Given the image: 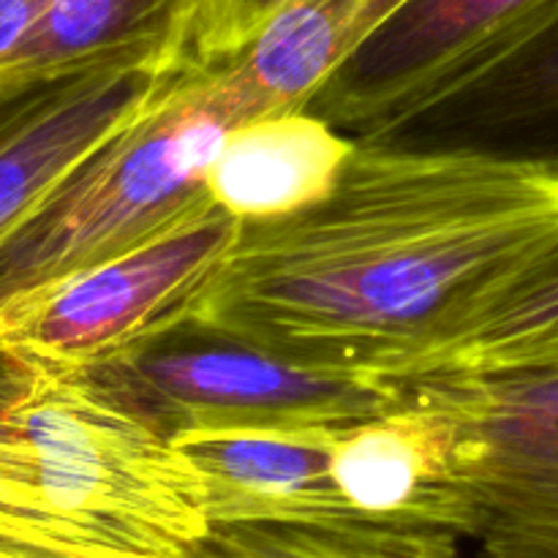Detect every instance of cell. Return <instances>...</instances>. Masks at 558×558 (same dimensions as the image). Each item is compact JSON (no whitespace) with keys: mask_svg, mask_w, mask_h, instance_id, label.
<instances>
[{"mask_svg":"<svg viewBox=\"0 0 558 558\" xmlns=\"http://www.w3.org/2000/svg\"><path fill=\"white\" fill-rule=\"evenodd\" d=\"M558 238V169L458 147L357 142L311 210L240 223L180 332L396 381Z\"/></svg>","mask_w":558,"mask_h":558,"instance_id":"1","label":"cell"},{"mask_svg":"<svg viewBox=\"0 0 558 558\" xmlns=\"http://www.w3.org/2000/svg\"><path fill=\"white\" fill-rule=\"evenodd\" d=\"M262 114L234 60L185 71L11 229L0 243V308L207 210L205 178L223 140Z\"/></svg>","mask_w":558,"mask_h":558,"instance_id":"2","label":"cell"},{"mask_svg":"<svg viewBox=\"0 0 558 558\" xmlns=\"http://www.w3.org/2000/svg\"><path fill=\"white\" fill-rule=\"evenodd\" d=\"M210 205L125 254L0 308V349L27 365L93 371L180 332L191 298L238 240Z\"/></svg>","mask_w":558,"mask_h":558,"instance_id":"3","label":"cell"},{"mask_svg":"<svg viewBox=\"0 0 558 558\" xmlns=\"http://www.w3.org/2000/svg\"><path fill=\"white\" fill-rule=\"evenodd\" d=\"M558 0H412L308 101L352 142H390L488 80Z\"/></svg>","mask_w":558,"mask_h":558,"instance_id":"4","label":"cell"},{"mask_svg":"<svg viewBox=\"0 0 558 558\" xmlns=\"http://www.w3.org/2000/svg\"><path fill=\"white\" fill-rule=\"evenodd\" d=\"M158 341L93 368L167 436L180 428L347 430L401 401L396 381L308 368L243 343Z\"/></svg>","mask_w":558,"mask_h":558,"instance_id":"5","label":"cell"},{"mask_svg":"<svg viewBox=\"0 0 558 558\" xmlns=\"http://www.w3.org/2000/svg\"><path fill=\"white\" fill-rule=\"evenodd\" d=\"M396 385L485 441L466 480L469 539L488 558H558V365Z\"/></svg>","mask_w":558,"mask_h":558,"instance_id":"6","label":"cell"},{"mask_svg":"<svg viewBox=\"0 0 558 558\" xmlns=\"http://www.w3.org/2000/svg\"><path fill=\"white\" fill-rule=\"evenodd\" d=\"M185 71L101 63L0 87V243L82 158L142 118Z\"/></svg>","mask_w":558,"mask_h":558,"instance_id":"7","label":"cell"},{"mask_svg":"<svg viewBox=\"0 0 558 558\" xmlns=\"http://www.w3.org/2000/svg\"><path fill=\"white\" fill-rule=\"evenodd\" d=\"M485 441L461 420L401 387V401L352 425L332 450L349 510L368 521L445 529L469 539L466 480Z\"/></svg>","mask_w":558,"mask_h":558,"instance_id":"8","label":"cell"},{"mask_svg":"<svg viewBox=\"0 0 558 558\" xmlns=\"http://www.w3.org/2000/svg\"><path fill=\"white\" fill-rule=\"evenodd\" d=\"M347 430L180 428L169 441L199 474L210 523H327L360 518L332 477Z\"/></svg>","mask_w":558,"mask_h":558,"instance_id":"9","label":"cell"},{"mask_svg":"<svg viewBox=\"0 0 558 558\" xmlns=\"http://www.w3.org/2000/svg\"><path fill=\"white\" fill-rule=\"evenodd\" d=\"M445 529L343 518L327 523H210L191 545H147L71 526L3 521L0 558H463Z\"/></svg>","mask_w":558,"mask_h":558,"instance_id":"10","label":"cell"},{"mask_svg":"<svg viewBox=\"0 0 558 558\" xmlns=\"http://www.w3.org/2000/svg\"><path fill=\"white\" fill-rule=\"evenodd\" d=\"M357 142L308 109L234 125L207 169V194L240 223L292 218L325 202Z\"/></svg>","mask_w":558,"mask_h":558,"instance_id":"11","label":"cell"},{"mask_svg":"<svg viewBox=\"0 0 558 558\" xmlns=\"http://www.w3.org/2000/svg\"><path fill=\"white\" fill-rule=\"evenodd\" d=\"M202 0H49L0 87L101 63L185 71L199 65Z\"/></svg>","mask_w":558,"mask_h":558,"instance_id":"12","label":"cell"},{"mask_svg":"<svg viewBox=\"0 0 558 558\" xmlns=\"http://www.w3.org/2000/svg\"><path fill=\"white\" fill-rule=\"evenodd\" d=\"M390 142L480 150L558 169V5L488 80Z\"/></svg>","mask_w":558,"mask_h":558,"instance_id":"13","label":"cell"},{"mask_svg":"<svg viewBox=\"0 0 558 558\" xmlns=\"http://www.w3.org/2000/svg\"><path fill=\"white\" fill-rule=\"evenodd\" d=\"M412 0H289L232 58L267 114L308 107L338 65Z\"/></svg>","mask_w":558,"mask_h":558,"instance_id":"14","label":"cell"},{"mask_svg":"<svg viewBox=\"0 0 558 558\" xmlns=\"http://www.w3.org/2000/svg\"><path fill=\"white\" fill-rule=\"evenodd\" d=\"M548 365H558V238L456 336L414 360L396 381Z\"/></svg>","mask_w":558,"mask_h":558,"instance_id":"15","label":"cell"},{"mask_svg":"<svg viewBox=\"0 0 558 558\" xmlns=\"http://www.w3.org/2000/svg\"><path fill=\"white\" fill-rule=\"evenodd\" d=\"M287 3L289 0H202L196 33L199 65H218L238 58Z\"/></svg>","mask_w":558,"mask_h":558,"instance_id":"16","label":"cell"},{"mask_svg":"<svg viewBox=\"0 0 558 558\" xmlns=\"http://www.w3.org/2000/svg\"><path fill=\"white\" fill-rule=\"evenodd\" d=\"M47 5L49 0H0V71L20 52Z\"/></svg>","mask_w":558,"mask_h":558,"instance_id":"17","label":"cell"}]
</instances>
